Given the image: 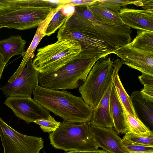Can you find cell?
I'll use <instances>...</instances> for the list:
<instances>
[{
  "label": "cell",
  "instance_id": "cell-1",
  "mask_svg": "<svg viewBox=\"0 0 153 153\" xmlns=\"http://www.w3.org/2000/svg\"><path fill=\"white\" fill-rule=\"evenodd\" d=\"M33 94L36 102L66 121L82 123L91 120L93 109L81 97L65 90L45 88L38 85Z\"/></svg>",
  "mask_w": 153,
  "mask_h": 153
},
{
  "label": "cell",
  "instance_id": "cell-2",
  "mask_svg": "<svg viewBox=\"0 0 153 153\" xmlns=\"http://www.w3.org/2000/svg\"><path fill=\"white\" fill-rule=\"evenodd\" d=\"M96 57L79 54L66 65L54 71L40 74V86L65 90L79 88L96 62Z\"/></svg>",
  "mask_w": 153,
  "mask_h": 153
},
{
  "label": "cell",
  "instance_id": "cell-3",
  "mask_svg": "<svg viewBox=\"0 0 153 153\" xmlns=\"http://www.w3.org/2000/svg\"><path fill=\"white\" fill-rule=\"evenodd\" d=\"M33 64L39 74L56 71L74 59L82 51L79 44L71 39H58L56 42L39 48Z\"/></svg>",
  "mask_w": 153,
  "mask_h": 153
},
{
  "label": "cell",
  "instance_id": "cell-4",
  "mask_svg": "<svg viewBox=\"0 0 153 153\" xmlns=\"http://www.w3.org/2000/svg\"><path fill=\"white\" fill-rule=\"evenodd\" d=\"M49 138L53 147L65 151H93L99 147L92 137L88 122L76 124L63 122L50 134Z\"/></svg>",
  "mask_w": 153,
  "mask_h": 153
},
{
  "label": "cell",
  "instance_id": "cell-5",
  "mask_svg": "<svg viewBox=\"0 0 153 153\" xmlns=\"http://www.w3.org/2000/svg\"><path fill=\"white\" fill-rule=\"evenodd\" d=\"M106 56L96 62L85 80L78 89L84 101L93 109L112 82L114 61L111 56Z\"/></svg>",
  "mask_w": 153,
  "mask_h": 153
},
{
  "label": "cell",
  "instance_id": "cell-6",
  "mask_svg": "<svg viewBox=\"0 0 153 153\" xmlns=\"http://www.w3.org/2000/svg\"><path fill=\"white\" fill-rule=\"evenodd\" d=\"M57 39H71L80 45L83 56L96 57L98 60L113 53L114 50L106 43L89 36L79 24L74 11L72 15L59 29Z\"/></svg>",
  "mask_w": 153,
  "mask_h": 153
},
{
  "label": "cell",
  "instance_id": "cell-7",
  "mask_svg": "<svg viewBox=\"0 0 153 153\" xmlns=\"http://www.w3.org/2000/svg\"><path fill=\"white\" fill-rule=\"evenodd\" d=\"M53 9L39 6L35 0H29L27 4L0 16V29L24 30L38 27Z\"/></svg>",
  "mask_w": 153,
  "mask_h": 153
},
{
  "label": "cell",
  "instance_id": "cell-8",
  "mask_svg": "<svg viewBox=\"0 0 153 153\" xmlns=\"http://www.w3.org/2000/svg\"><path fill=\"white\" fill-rule=\"evenodd\" d=\"M0 137L4 153H39L44 147L41 137L22 134L0 117Z\"/></svg>",
  "mask_w": 153,
  "mask_h": 153
},
{
  "label": "cell",
  "instance_id": "cell-9",
  "mask_svg": "<svg viewBox=\"0 0 153 153\" xmlns=\"http://www.w3.org/2000/svg\"><path fill=\"white\" fill-rule=\"evenodd\" d=\"M33 59H30L25 68L13 81L0 88L6 97H31L38 85L40 74L33 65Z\"/></svg>",
  "mask_w": 153,
  "mask_h": 153
},
{
  "label": "cell",
  "instance_id": "cell-10",
  "mask_svg": "<svg viewBox=\"0 0 153 153\" xmlns=\"http://www.w3.org/2000/svg\"><path fill=\"white\" fill-rule=\"evenodd\" d=\"M4 104L10 108L15 115L27 123L35 120L48 118L50 112L31 97H10Z\"/></svg>",
  "mask_w": 153,
  "mask_h": 153
},
{
  "label": "cell",
  "instance_id": "cell-11",
  "mask_svg": "<svg viewBox=\"0 0 153 153\" xmlns=\"http://www.w3.org/2000/svg\"><path fill=\"white\" fill-rule=\"evenodd\" d=\"M113 53L121 58L123 64L142 73L153 75V53L137 48L128 44L114 50Z\"/></svg>",
  "mask_w": 153,
  "mask_h": 153
},
{
  "label": "cell",
  "instance_id": "cell-12",
  "mask_svg": "<svg viewBox=\"0 0 153 153\" xmlns=\"http://www.w3.org/2000/svg\"><path fill=\"white\" fill-rule=\"evenodd\" d=\"M92 137L98 147L109 153H127L121 139L112 128L94 126L88 122Z\"/></svg>",
  "mask_w": 153,
  "mask_h": 153
},
{
  "label": "cell",
  "instance_id": "cell-13",
  "mask_svg": "<svg viewBox=\"0 0 153 153\" xmlns=\"http://www.w3.org/2000/svg\"><path fill=\"white\" fill-rule=\"evenodd\" d=\"M123 23L141 31L153 32V9L121 8L119 13Z\"/></svg>",
  "mask_w": 153,
  "mask_h": 153
},
{
  "label": "cell",
  "instance_id": "cell-14",
  "mask_svg": "<svg viewBox=\"0 0 153 153\" xmlns=\"http://www.w3.org/2000/svg\"><path fill=\"white\" fill-rule=\"evenodd\" d=\"M62 7V6H60L53 9L46 18L39 25L30 44L26 51L25 54L22 56V59L19 66L8 79L9 82L13 81L21 74L26 67L30 59H33L34 57V51L41 40L45 36L47 27L52 16Z\"/></svg>",
  "mask_w": 153,
  "mask_h": 153
},
{
  "label": "cell",
  "instance_id": "cell-15",
  "mask_svg": "<svg viewBox=\"0 0 153 153\" xmlns=\"http://www.w3.org/2000/svg\"><path fill=\"white\" fill-rule=\"evenodd\" d=\"M112 85V82L98 105L93 109L92 117L90 122L91 125L94 126L110 128L114 127L109 106L110 96Z\"/></svg>",
  "mask_w": 153,
  "mask_h": 153
},
{
  "label": "cell",
  "instance_id": "cell-16",
  "mask_svg": "<svg viewBox=\"0 0 153 153\" xmlns=\"http://www.w3.org/2000/svg\"><path fill=\"white\" fill-rule=\"evenodd\" d=\"M130 99L137 117L152 128L153 127V102L147 100L140 91H134L131 93Z\"/></svg>",
  "mask_w": 153,
  "mask_h": 153
},
{
  "label": "cell",
  "instance_id": "cell-17",
  "mask_svg": "<svg viewBox=\"0 0 153 153\" xmlns=\"http://www.w3.org/2000/svg\"><path fill=\"white\" fill-rule=\"evenodd\" d=\"M109 106L115 131L118 133H126L128 131L123 108L113 84L110 96Z\"/></svg>",
  "mask_w": 153,
  "mask_h": 153
},
{
  "label": "cell",
  "instance_id": "cell-18",
  "mask_svg": "<svg viewBox=\"0 0 153 153\" xmlns=\"http://www.w3.org/2000/svg\"><path fill=\"white\" fill-rule=\"evenodd\" d=\"M26 41L22 36L11 35L7 38L0 40V53L7 64L13 56L25 54Z\"/></svg>",
  "mask_w": 153,
  "mask_h": 153
},
{
  "label": "cell",
  "instance_id": "cell-19",
  "mask_svg": "<svg viewBox=\"0 0 153 153\" xmlns=\"http://www.w3.org/2000/svg\"><path fill=\"white\" fill-rule=\"evenodd\" d=\"M123 64V61L119 59L114 61L112 77L113 84L118 97L126 110L131 115L137 117L133 107L130 96L126 91L118 75V72Z\"/></svg>",
  "mask_w": 153,
  "mask_h": 153
},
{
  "label": "cell",
  "instance_id": "cell-20",
  "mask_svg": "<svg viewBox=\"0 0 153 153\" xmlns=\"http://www.w3.org/2000/svg\"><path fill=\"white\" fill-rule=\"evenodd\" d=\"M87 8L95 18L103 24L114 26L123 24L119 13L113 12L98 4L88 7Z\"/></svg>",
  "mask_w": 153,
  "mask_h": 153
},
{
  "label": "cell",
  "instance_id": "cell-21",
  "mask_svg": "<svg viewBox=\"0 0 153 153\" xmlns=\"http://www.w3.org/2000/svg\"><path fill=\"white\" fill-rule=\"evenodd\" d=\"M122 106L128 132L141 136H149L153 134L152 131H150L138 117L130 115Z\"/></svg>",
  "mask_w": 153,
  "mask_h": 153
},
{
  "label": "cell",
  "instance_id": "cell-22",
  "mask_svg": "<svg viewBox=\"0 0 153 153\" xmlns=\"http://www.w3.org/2000/svg\"><path fill=\"white\" fill-rule=\"evenodd\" d=\"M137 33L129 44L137 48L153 53V32L139 30Z\"/></svg>",
  "mask_w": 153,
  "mask_h": 153
},
{
  "label": "cell",
  "instance_id": "cell-23",
  "mask_svg": "<svg viewBox=\"0 0 153 153\" xmlns=\"http://www.w3.org/2000/svg\"><path fill=\"white\" fill-rule=\"evenodd\" d=\"M64 7H62L52 16L47 27L45 36H49L54 33L73 13L74 10L69 13H65Z\"/></svg>",
  "mask_w": 153,
  "mask_h": 153
},
{
  "label": "cell",
  "instance_id": "cell-24",
  "mask_svg": "<svg viewBox=\"0 0 153 153\" xmlns=\"http://www.w3.org/2000/svg\"><path fill=\"white\" fill-rule=\"evenodd\" d=\"M123 139L142 145L153 147V134L149 136H141L128 132L125 133Z\"/></svg>",
  "mask_w": 153,
  "mask_h": 153
},
{
  "label": "cell",
  "instance_id": "cell-25",
  "mask_svg": "<svg viewBox=\"0 0 153 153\" xmlns=\"http://www.w3.org/2000/svg\"><path fill=\"white\" fill-rule=\"evenodd\" d=\"M28 0H0V16L28 3Z\"/></svg>",
  "mask_w": 153,
  "mask_h": 153
},
{
  "label": "cell",
  "instance_id": "cell-26",
  "mask_svg": "<svg viewBox=\"0 0 153 153\" xmlns=\"http://www.w3.org/2000/svg\"><path fill=\"white\" fill-rule=\"evenodd\" d=\"M122 143L127 153H153V147L132 143L123 139Z\"/></svg>",
  "mask_w": 153,
  "mask_h": 153
},
{
  "label": "cell",
  "instance_id": "cell-27",
  "mask_svg": "<svg viewBox=\"0 0 153 153\" xmlns=\"http://www.w3.org/2000/svg\"><path fill=\"white\" fill-rule=\"evenodd\" d=\"M34 123L39 125L44 132L50 133L55 131L59 126L61 122L56 121L50 114L47 118L40 119Z\"/></svg>",
  "mask_w": 153,
  "mask_h": 153
},
{
  "label": "cell",
  "instance_id": "cell-28",
  "mask_svg": "<svg viewBox=\"0 0 153 153\" xmlns=\"http://www.w3.org/2000/svg\"><path fill=\"white\" fill-rule=\"evenodd\" d=\"M130 1L125 0H99L98 5L103 6L111 11L118 13L121 7H124L129 4Z\"/></svg>",
  "mask_w": 153,
  "mask_h": 153
},
{
  "label": "cell",
  "instance_id": "cell-29",
  "mask_svg": "<svg viewBox=\"0 0 153 153\" xmlns=\"http://www.w3.org/2000/svg\"><path fill=\"white\" fill-rule=\"evenodd\" d=\"M99 0H67L64 6L74 7L79 5H84L87 7L98 4Z\"/></svg>",
  "mask_w": 153,
  "mask_h": 153
},
{
  "label": "cell",
  "instance_id": "cell-30",
  "mask_svg": "<svg viewBox=\"0 0 153 153\" xmlns=\"http://www.w3.org/2000/svg\"><path fill=\"white\" fill-rule=\"evenodd\" d=\"M138 77L141 83L144 86L153 85V75L142 73Z\"/></svg>",
  "mask_w": 153,
  "mask_h": 153
},
{
  "label": "cell",
  "instance_id": "cell-31",
  "mask_svg": "<svg viewBox=\"0 0 153 153\" xmlns=\"http://www.w3.org/2000/svg\"><path fill=\"white\" fill-rule=\"evenodd\" d=\"M64 153H109L106 151L102 150H96L90 151H72Z\"/></svg>",
  "mask_w": 153,
  "mask_h": 153
},
{
  "label": "cell",
  "instance_id": "cell-32",
  "mask_svg": "<svg viewBox=\"0 0 153 153\" xmlns=\"http://www.w3.org/2000/svg\"><path fill=\"white\" fill-rule=\"evenodd\" d=\"M142 8L144 9H153V0H142Z\"/></svg>",
  "mask_w": 153,
  "mask_h": 153
},
{
  "label": "cell",
  "instance_id": "cell-33",
  "mask_svg": "<svg viewBox=\"0 0 153 153\" xmlns=\"http://www.w3.org/2000/svg\"><path fill=\"white\" fill-rule=\"evenodd\" d=\"M6 64L3 57L0 53V80Z\"/></svg>",
  "mask_w": 153,
  "mask_h": 153
},
{
  "label": "cell",
  "instance_id": "cell-34",
  "mask_svg": "<svg viewBox=\"0 0 153 153\" xmlns=\"http://www.w3.org/2000/svg\"><path fill=\"white\" fill-rule=\"evenodd\" d=\"M43 153H46L45 151L43 152Z\"/></svg>",
  "mask_w": 153,
  "mask_h": 153
}]
</instances>
